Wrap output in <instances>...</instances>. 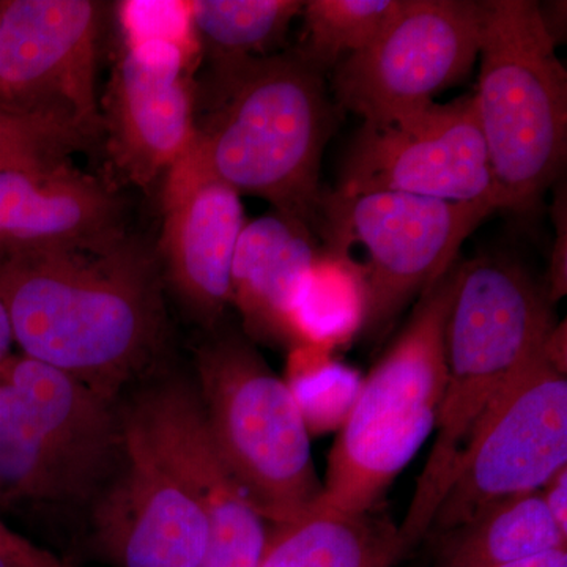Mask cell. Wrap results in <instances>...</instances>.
<instances>
[{
  "mask_svg": "<svg viewBox=\"0 0 567 567\" xmlns=\"http://www.w3.org/2000/svg\"><path fill=\"white\" fill-rule=\"evenodd\" d=\"M14 344L13 330H11V322L9 311L0 298V369L6 364V361L11 357V347Z\"/></svg>",
  "mask_w": 567,
  "mask_h": 567,
  "instance_id": "f1b7e54d",
  "label": "cell"
},
{
  "mask_svg": "<svg viewBox=\"0 0 567 567\" xmlns=\"http://www.w3.org/2000/svg\"><path fill=\"white\" fill-rule=\"evenodd\" d=\"M498 212L488 203H450L405 193H324L317 233L324 248L364 251V330L390 327L458 260L461 246Z\"/></svg>",
  "mask_w": 567,
  "mask_h": 567,
  "instance_id": "ba28073f",
  "label": "cell"
},
{
  "mask_svg": "<svg viewBox=\"0 0 567 567\" xmlns=\"http://www.w3.org/2000/svg\"><path fill=\"white\" fill-rule=\"evenodd\" d=\"M409 554L390 518L316 502L270 525L259 567H393Z\"/></svg>",
  "mask_w": 567,
  "mask_h": 567,
  "instance_id": "d6986e66",
  "label": "cell"
},
{
  "mask_svg": "<svg viewBox=\"0 0 567 567\" xmlns=\"http://www.w3.org/2000/svg\"><path fill=\"white\" fill-rule=\"evenodd\" d=\"M364 319L365 284L360 267L346 254L319 249L295 298L290 316L295 344L333 352L363 330Z\"/></svg>",
  "mask_w": 567,
  "mask_h": 567,
  "instance_id": "44dd1931",
  "label": "cell"
},
{
  "mask_svg": "<svg viewBox=\"0 0 567 567\" xmlns=\"http://www.w3.org/2000/svg\"><path fill=\"white\" fill-rule=\"evenodd\" d=\"M554 219L557 226L554 248L550 252L546 286L548 300L554 305L559 298L565 297L567 289V218H566V194H557L554 204Z\"/></svg>",
  "mask_w": 567,
  "mask_h": 567,
  "instance_id": "484cf974",
  "label": "cell"
},
{
  "mask_svg": "<svg viewBox=\"0 0 567 567\" xmlns=\"http://www.w3.org/2000/svg\"><path fill=\"white\" fill-rule=\"evenodd\" d=\"M484 11V0H401L379 35L334 66L336 104L379 125L434 103L475 65Z\"/></svg>",
  "mask_w": 567,
  "mask_h": 567,
  "instance_id": "9c48e42d",
  "label": "cell"
},
{
  "mask_svg": "<svg viewBox=\"0 0 567 567\" xmlns=\"http://www.w3.org/2000/svg\"><path fill=\"white\" fill-rule=\"evenodd\" d=\"M123 235L121 197L71 159L0 171V259L99 249Z\"/></svg>",
  "mask_w": 567,
  "mask_h": 567,
  "instance_id": "e0dca14e",
  "label": "cell"
},
{
  "mask_svg": "<svg viewBox=\"0 0 567 567\" xmlns=\"http://www.w3.org/2000/svg\"><path fill=\"white\" fill-rule=\"evenodd\" d=\"M464 270L457 260L417 298L409 323L363 380L328 457L327 505L374 509L435 431L446 383V324Z\"/></svg>",
  "mask_w": 567,
  "mask_h": 567,
  "instance_id": "5b68a950",
  "label": "cell"
},
{
  "mask_svg": "<svg viewBox=\"0 0 567 567\" xmlns=\"http://www.w3.org/2000/svg\"><path fill=\"white\" fill-rule=\"evenodd\" d=\"M93 142L62 118L0 110V171L66 162Z\"/></svg>",
  "mask_w": 567,
  "mask_h": 567,
  "instance_id": "d4e9b609",
  "label": "cell"
},
{
  "mask_svg": "<svg viewBox=\"0 0 567 567\" xmlns=\"http://www.w3.org/2000/svg\"><path fill=\"white\" fill-rule=\"evenodd\" d=\"M540 495L559 532L567 536V466L547 481Z\"/></svg>",
  "mask_w": 567,
  "mask_h": 567,
  "instance_id": "83f0119b",
  "label": "cell"
},
{
  "mask_svg": "<svg viewBox=\"0 0 567 567\" xmlns=\"http://www.w3.org/2000/svg\"><path fill=\"white\" fill-rule=\"evenodd\" d=\"M0 567H18V566L13 565V563L9 561V559L0 557Z\"/></svg>",
  "mask_w": 567,
  "mask_h": 567,
  "instance_id": "4dcf8cb0",
  "label": "cell"
},
{
  "mask_svg": "<svg viewBox=\"0 0 567 567\" xmlns=\"http://www.w3.org/2000/svg\"><path fill=\"white\" fill-rule=\"evenodd\" d=\"M121 464L89 513L93 546L115 567H197L208 525L125 405Z\"/></svg>",
  "mask_w": 567,
  "mask_h": 567,
  "instance_id": "9a60e30c",
  "label": "cell"
},
{
  "mask_svg": "<svg viewBox=\"0 0 567 567\" xmlns=\"http://www.w3.org/2000/svg\"><path fill=\"white\" fill-rule=\"evenodd\" d=\"M300 0H194L189 20L205 58L268 55L301 14Z\"/></svg>",
  "mask_w": 567,
  "mask_h": 567,
  "instance_id": "7402d4cb",
  "label": "cell"
},
{
  "mask_svg": "<svg viewBox=\"0 0 567 567\" xmlns=\"http://www.w3.org/2000/svg\"><path fill=\"white\" fill-rule=\"evenodd\" d=\"M158 252L123 235L99 249L0 259V298L21 353L122 398L169 339Z\"/></svg>",
  "mask_w": 567,
  "mask_h": 567,
  "instance_id": "6da1fadb",
  "label": "cell"
},
{
  "mask_svg": "<svg viewBox=\"0 0 567 567\" xmlns=\"http://www.w3.org/2000/svg\"><path fill=\"white\" fill-rule=\"evenodd\" d=\"M0 557L18 567H74L0 520Z\"/></svg>",
  "mask_w": 567,
  "mask_h": 567,
  "instance_id": "4316f807",
  "label": "cell"
},
{
  "mask_svg": "<svg viewBox=\"0 0 567 567\" xmlns=\"http://www.w3.org/2000/svg\"><path fill=\"white\" fill-rule=\"evenodd\" d=\"M324 74L292 50L208 59L194 81L193 145L213 173L315 234L320 164L336 122Z\"/></svg>",
  "mask_w": 567,
  "mask_h": 567,
  "instance_id": "7a4b0ae2",
  "label": "cell"
},
{
  "mask_svg": "<svg viewBox=\"0 0 567 567\" xmlns=\"http://www.w3.org/2000/svg\"><path fill=\"white\" fill-rule=\"evenodd\" d=\"M401 0H309L303 3V39L297 48L323 71L333 70L379 35Z\"/></svg>",
  "mask_w": 567,
  "mask_h": 567,
  "instance_id": "cb8c5ba5",
  "label": "cell"
},
{
  "mask_svg": "<svg viewBox=\"0 0 567 567\" xmlns=\"http://www.w3.org/2000/svg\"><path fill=\"white\" fill-rule=\"evenodd\" d=\"M317 251L316 234L282 213L246 221L230 268V305L252 342L295 346L290 316Z\"/></svg>",
  "mask_w": 567,
  "mask_h": 567,
  "instance_id": "ac0fdd59",
  "label": "cell"
},
{
  "mask_svg": "<svg viewBox=\"0 0 567 567\" xmlns=\"http://www.w3.org/2000/svg\"><path fill=\"white\" fill-rule=\"evenodd\" d=\"M125 436L122 398L11 354L0 369V505L87 518Z\"/></svg>",
  "mask_w": 567,
  "mask_h": 567,
  "instance_id": "277c9868",
  "label": "cell"
},
{
  "mask_svg": "<svg viewBox=\"0 0 567 567\" xmlns=\"http://www.w3.org/2000/svg\"><path fill=\"white\" fill-rule=\"evenodd\" d=\"M555 324L546 286L524 264L509 257L465 260L446 324V383L434 446L399 525L406 551L427 536L484 417L544 352Z\"/></svg>",
  "mask_w": 567,
  "mask_h": 567,
  "instance_id": "3957f363",
  "label": "cell"
},
{
  "mask_svg": "<svg viewBox=\"0 0 567 567\" xmlns=\"http://www.w3.org/2000/svg\"><path fill=\"white\" fill-rule=\"evenodd\" d=\"M284 382L289 386L309 435L341 429L352 412L363 379L336 360L331 350L295 344Z\"/></svg>",
  "mask_w": 567,
  "mask_h": 567,
  "instance_id": "603a6c76",
  "label": "cell"
},
{
  "mask_svg": "<svg viewBox=\"0 0 567 567\" xmlns=\"http://www.w3.org/2000/svg\"><path fill=\"white\" fill-rule=\"evenodd\" d=\"M103 10L92 0L0 2V110L52 115L100 140Z\"/></svg>",
  "mask_w": 567,
  "mask_h": 567,
  "instance_id": "7c38bea8",
  "label": "cell"
},
{
  "mask_svg": "<svg viewBox=\"0 0 567 567\" xmlns=\"http://www.w3.org/2000/svg\"><path fill=\"white\" fill-rule=\"evenodd\" d=\"M213 443L267 524L292 520L323 495L311 435L289 386L244 331L216 330L194 353Z\"/></svg>",
  "mask_w": 567,
  "mask_h": 567,
  "instance_id": "52a82bcc",
  "label": "cell"
},
{
  "mask_svg": "<svg viewBox=\"0 0 567 567\" xmlns=\"http://www.w3.org/2000/svg\"><path fill=\"white\" fill-rule=\"evenodd\" d=\"M436 537L434 567H502L567 548L540 491L503 499Z\"/></svg>",
  "mask_w": 567,
  "mask_h": 567,
  "instance_id": "ffe728a7",
  "label": "cell"
},
{
  "mask_svg": "<svg viewBox=\"0 0 567 567\" xmlns=\"http://www.w3.org/2000/svg\"><path fill=\"white\" fill-rule=\"evenodd\" d=\"M125 405L207 518L208 546L197 567H259L267 522L219 456L194 380L163 377L142 388Z\"/></svg>",
  "mask_w": 567,
  "mask_h": 567,
  "instance_id": "4fadbf2b",
  "label": "cell"
},
{
  "mask_svg": "<svg viewBox=\"0 0 567 567\" xmlns=\"http://www.w3.org/2000/svg\"><path fill=\"white\" fill-rule=\"evenodd\" d=\"M197 44L126 40L112 69L102 111L112 163L148 188L188 151L194 136L192 58Z\"/></svg>",
  "mask_w": 567,
  "mask_h": 567,
  "instance_id": "5bb4252c",
  "label": "cell"
},
{
  "mask_svg": "<svg viewBox=\"0 0 567 567\" xmlns=\"http://www.w3.org/2000/svg\"><path fill=\"white\" fill-rule=\"evenodd\" d=\"M380 192L506 208L473 95L434 102L379 125L363 123L347 152L338 193Z\"/></svg>",
  "mask_w": 567,
  "mask_h": 567,
  "instance_id": "8fae6325",
  "label": "cell"
},
{
  "mask_svg": "<svg viewBox=\"0 0 567 567\" xmlns=\"http://www.w3.org/2000/svg\"><path fill=\"white\" fill-rule=\"evenodd\" d=\"M502 567H567V548H559V550L548 551L539 557Z\"/></svg>",
  "mask_w": 567,
  "mask_h": 567,
  "instance_id": "f546056e",
  "label": "cell"
},
{
  "mask_svg": "<svg viewBox=\"0 0 567 567\" xmlns=\"http://www.w3.org/2000/svg\"><path fill=\"white\" fill-rule=\"evenodd\" d=\"M565 466L566 372L543 352L484 417L440 499L427 536L461 527L511 496L540 491Z\"/></svg>",
  "mask_w": 567,
  "mask_h": 567,
  "instance_id": "30bf717a",
  "label": "cell"
},
{
  "mask_svg": "<svg viewBox=\"0 0 567 567\" xmlns=\"http://www.w3.org/2000/svg\"><path fill=\"white\" fill-rule=\"evenodd\" d=\"M163 229L156 249L164 282L208 330L230 305V268L246 219L241 194L194 147L163 177Z\"/></svg>",
  "mask_w": 567,
  "mask_h": 567,
  "instance_id": "2e32d148",
  "label": "cell"
},
{
  "mask_svg": "<svg viewBox=\"0 0 567 567\" xmlns=\"http://www.w3.org/2000/svg\"><path fill=\"white\" fill-rule=\"evenodd\" d=\"M475 102L506 210H533L567 152V73L539 3L484 0Z\"/></svg>",
  "mask_w": 567,
  "mask_h": 567,
  "instance_id": "8992f818",
  "label": "cell"
}]
</instances>
